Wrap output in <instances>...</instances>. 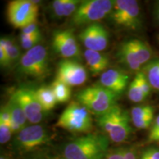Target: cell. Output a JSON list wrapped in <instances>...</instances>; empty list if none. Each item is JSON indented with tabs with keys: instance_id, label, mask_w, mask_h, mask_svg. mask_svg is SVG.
I'll return each instance as SVG.
<instances>
[{
	"instance_id": "52a82bcc",
	"label": "cell",
	"mask_w": 159,
	"mask_h": 159,
	"mask_svg": "<svg viewBox=\"0 0 159 159\" xmlns=\"http://www.w3.org/2000/svg\"><path fill=\"white\" fill-rule=\"evenodd\" d=\"M109 16L115 25L124 29L136 30L142 25L141 8L136 0L114 1Z\"/></svg>"
},
{
	"instance_id": "8fae6325",
	"label": "cell",
	"mask_w": 159,
	"mask_h": 159,
	"mask_svg": "<svg viewBox=\"0 0 159 159\" xmlns=\"http://www.w3.org/2000/svg\"><path fill=\"white\" fill-rule=\"evenodd\" d=\"M52 44L55 52L65 59L80 60L82 57L80 49L72 30L55 31Z\"/></svg>"
},
{
	"instance_id": "1f68e13d",
	"label": "cell",
	"mask_w": 159,
	"mask_h": 159,
	"mask_svg": "<svg viewBox=\"0 0 159 159\" xmlns=\"http://www.w3.org/2000/svg\"><path fill=\"white\" fill-rule=\"evenodd\" d=\"M0 64H1V66L4 68L11 67L7 52H6L4 46L1 43H0Z\"/></svg>"
},
{
	"instance_id": "e575fe53",
	"label": "cell",
	"mask_w": 159,
	"mask_h": 159,
	"mask_svg": "<svg viewBox=\"0 0 159 159\" xmlns=\"http://www.w3.org/2000/svg\"><path fill=\"white\" fill-rule=\"evenodd\" d=\"M159 132V115L156 117L152 125V128L150 129L149 135H152Z\"/></svg>"
},
{
	"instance_id": "f546056e",
	"label": "cell",
	"mask_w": 159,
	"mask_h": 159,
	"mask_svg": "<svg viewBox=\"0 0 159 159\" xmlns=\"http://www.w3.org/2000/svg\"><path fill=\"white\" fill-rule=\"evenodd\" d=\"M0 121L6 123V124L8 125H11V116L7 105L1 107V110H0Z\"/></svg>"
},
{
	"instance_id": "2e32d148",
	"label": "cell",
	"mask_w": 159,
	"mask_h": 159,
	"mask_svg": "<svg viewBox=\"0 0 159 159\" xmlns=\"http://www.w3.org/2000/svg\"><path fill=\"white\" fill-rule=\"evenodd\" d=\"M131 120L136 128L148 129L154 122V108L150 105L134 107L130 112Z\"/></svg>"
},
{
	"instance_id": "836d02e7",
	"label": "cell",
	"mask_w": 159,
	"mask_h": 159,
	"mask_svg": "<svg viewBox=\"0 0 159 159\" xmlns=\"http://www.w3.org/2000/svg\"><path fill=\"white\" fill-rule=\"evenodd\" d=\"M124 159H136V152L133 148H124Z\"/></svg>"
},
{
	"instance_id": "74e56055",
	"label": "cell",
	"mask_w": 159,
	"mask_h": 159,
	"mask_svg": "<svg viewBox=\"0 0 159 159\" xmlns=\"http://www.w3.org/2000/svg\"><path fill=\"white\" fill-rule=\"evenodd\" d=\"M0 159H7V158H6V157L5 156H1V157H0Z\"/></svg>"
},
{
	"instance_id": "cb8c5ba5",
	"label": "cell",
	"mask_w": 159,
	"mask_h": 159,
	"mask_svg": "<svg viewBox=\"0 0 159 159\" xmlns=\"http://www.w3.org/2000/svg\"><path fill=\"white\" fill-rule=\"evenodd\" d=\"M51 88L56 98V100L59 103H64L68 102L71 98V87L65 84L61 81L55 80L51 84Z\"/></svg>"
},
{
	"instance_id": "5b68a950",
	"label": "cell",
	"mask_w": 159,
	"mask_h": 159,
	"mask_svg": "<svg viewBox=\"0 0 159 159\" xmlns=\"http://www.w3.org/2000/svg\"><path fill=\"white\" fill-rule=\"evenodd\" d=\"M114 1L111 0H85L81 1L78 8L71 16L73 25L81 26L97 23L111 14Z\"/></svg>"
},
{
	"instance_id": "4fadbf2b",
	"label": "cell",
	"mask_w": 159,
	"mask_h": 159,
	"mask_svg": "<svg viewBox=\"0 0 159 159\" xmlns=\"http://www.w3.org/2000/svg\"><path fill=\"white\" fill-rule=\"evenodd\" d=\"M79 39L86 49L100 52L108 47L109 35L104 26L94 23L85 27L80 33Z\"/></svg>"
},
{
	"instance_id": "f35d334b",
	"label": "cell",
	"mask_w": 159,
	"mask_h": 159,
	"mask_svg": "<svg viewBox=\"0 0 159 159\" xmlns=\"http://www.w3.org/2000/svg\"><path fill=\"white\" fill-rule=\"evenodd\" d=\"M47 159H59V158H47Z\"/></svg>"
},
{
	"instance_id": "603a6c76",
	"label": "cell",
	"mask_w": 159,
	"mask_h": 159,
	"mask_svg": "<svg viewBox=\"0 0 159 159\" xmlns=\"http://www.w3.org/2000/svg\"><path fill=\"white\" fill-rule=\"evenodd\" d=\"M0 43L4 46L6 52H7L11 66L18 62L19 63L20 60L21 58L20 49L19 46L13 41V40L9 37H3L0 39Z\"/></svg>"
},
{
	"instance_id": "ab89813d",
	"label": "cell",
	"mask_w": 159,
	"mask_h": 159,
	"mask_svg": "<svg viewBox=\"0 0 159 159\" xmlns=\"http://www.w3.org/2000/svg\"><path fill=\"white\" fill-rule=\"evenodd\" d=\"M158 39H159V36H158Z\"/></svg>"
},
{
	"instance_id": "ac0fdd59",
	"label": "cell",
	"mask_w": 159,
	"mask_h": 159,
	"mask_svg": "<svg viewBox=\"0 0 159 159\" xmlns=\"http://www.w3.org/2000/svg\"><path fill=\"white\" fill-rule=\"evenodd\" d=\"M126 42L141 65L150 62L152 51L148 43L140 39H130L126 41Z\"/></svg>"
},
{
	"instance_id": "4316f807",
	"label": "cell",
	"mask_w": 159,
	"mask_h": 159,
	"mask_svg": "<svg viewBox=\"0 0 159 159\" xmlns=\"http://www.w3.org/2000/svg\"><path fill=\"white\" fill-rule=\"evenodd\" d=\"M135 77H136L137 80H138L139 84L140 85L143 93H144L146 97H148L150 94L151 88H152V87H151V85H150V83H149L148 80H147L146 77H145V75H144V73H143L142 71H139V72L136 73Z\"/></svg>"
},
{
	"instance_id": "44dd1931",
	"label": "cell",
	"mask_w": 159,
	"mask_h": 159,
	"mask_svg": "<svg viewBox=\"0 0 159 159\" xmlns=\"http://www.w3.org/2000/svg\"><path fill=\"white\" fill-rule=\"evenodd\" d=\"M35 94L45 112L52 110L57 103L52 89L49 85H42L35 89Z\"/></svg>"
},
{
	"instance_id": "d6986e66",
	"label": "cell",
	"mask_w": 159,
	"mask_h": 159,
	"mask_svg": "<svg viewBox=\"0 0 159 159\" xmlns=\"http://www.w3.org/2000/svg\"><path fill=\"white\" fill-rule=\"evenodd\" d=\"M81 1L78 0H55L52 4L53 14L57 18L72 16L78 8Z\"/></svg>"
},
{
	"instance_id": "9a60e30c",
	"label": "cell",
	"mask_w": 159,
	"mask_h": 159,
	"mask_svg": "<svg viewBox=\"0 0 159 159\" xmlns=\"http://www.w3.org/2000/svg\"><path fill=\"white\" fill-rule=\"evenodd\" d=\"M7 107L10 111V114L11 116V128L13 134H19L22 129L25 128L26 122H27V116L24 111L20 103L18 102L16 97L14 94H12L7 102Z\"/></svg>"
},
{
	"instance_id": "8d00e7d4",
	"label": "cell",
	"mask_w": 159,
	"mask_h": 159,
	"mask_svg": "<svg viewBox=\"0 0 159 159\" xmlns=\"http://www.w3.org/2000/svg\"><path fill=\"white\" fill-rule=\"evenodd\" d=\"M154 14L156 16L157 21L159 22V1L157 2L156 3V6H155V10H154Z\"/></svg>"
},
{
	"instance_id": "6da1fadb",
	"label": "cell",
	"mask_w": 159,
	"mask_h": 159,
	"mask_svg": "<svg viewBox=\"0 0 159 159\" xmlns=\"http://www.w3.org/2000/svg\"><path fill=\"white\" fill-rule=\"evenodd\" d=\"M108 139L102 134L78 137L65 146V159H104L108 152Z\"/></svg>"
},
{
	"instance_id": "ffe728a7",
	"label": "cell",
	"mask_w": 159,
	"mask_h": 159,
	"mask_svg": "<svg viewBox=\"0 0 159 159\" xmlns=\"http://www.w3.org/2000/svg\"><path fill=\"white\" fill-rule=\"evenodd\" d=\"M117 57L119 60V62L124 64L129 69L132 71H140L142 65L137 61L136 57L131 51L126 41L123 42L120 45L117 52Z\"/></svg>"
},
{
	"instance_id": "ba28073f",
	"label": "cell",
	"mask_w": 159,
	"mask_h": 159,
	"mask_svg": "<svg viewBox=\"0 0 159 159\" xmlns=\"http://www.w3.org/2000/svg\"><path fill=\"white\" fill-rule=\"evenodd\" d=\"M39 2L29 0H13L7 7L9 22L16 28L23 29L36 22L39 15Z\"/></svg>"
},
{
	"instance_id": "277c9868",
	"label": "cell",
	"mask_w": 159,
	"mask_h": 159,
	"mask_svg": "<svg viewBox=\"0 0 159 159\" xmlns=\"http://www.w3.org/2000/svg\"><path fill=\"white\" fill-rule=\"evenodd\" d=\"M57 128L71 133H87L92 129L90 111L78 102H71L57 119Z\"/></svg>"
},
{
	"instance_id": "d6a6232c",
	"label": "cell",
	"mask_w": 159,
	"mask_h": 159,
	"mask_svg": "<svg viewBox=\"0 0 159 159\" xmlns=\"http://www.w3.org/2000/svg\"><path fill=\"white\" fill-rule=\"evenodd\" d=\"M39 33H41V32H40L39 27L36 22L30 24V25L27 26L25 28L21 29V34L31 35Z\"/></svg>"
},
{
	"instance_id": "7402d4cb",
	"label": "cell",
	"mask_w": 159,
	"mask_h": 159,
	"mask_svg": "<svg viewBox=\"0 0 159 159\" xmlns=\"http://www.w3.org/2000/svg\"><path fill=\"white\" fill-rule=\"evenodd\" d=\"M152 89L159 91V59L151 61L145 64L142 70Z\"/></svg>"
},
{
	"instance_id": "d4e9b609",
	"label": "cell",
	"mask_w": 159,
	"mask_h": 159,
	"mask_svg": "<svg viewBox=\"0 0 159 159\" xmlns=\"http://www.w3.org/2000/svg\"><path fill=\"white\" fill-rule=\"evenodd\" d=\"M128 98L134 102H141L147 98L139 84L138 80L136 77L133 80L129 85L128 91Z\"/></svg>"
},
{
	"instance_id": "8992f818",
	"label": "cell",
	"mask_w": 159,
	"mask_h": 159,
	"mask_svg": "<svg viewBox=\"0 0 159 159\" xmlns=\"http://www.w3.org/2000/svg\"><path fill=\"white\" fill-rule=\"evenodd\" d=\"M20 74L35 77L43 78L49 72V57L47 49L42 45H37L21 56L18 68Z\"/></svg>"
},
{
	"instance_id": "7c38bea8",
	"label": "cell",
	"mask_w": 159,
	"mask_h": 159,
	"mask_svg": "<svg viewBox=\"0 0 159 159\" xmlns=\"http://www.w3.org/2000/svg\"><path fill=\"white\" fill-rule=\"evenodd\" d=\"M48 133L41 125H33L25 127L15 139V147L21 151L28 152L46 144L49 141Z\"/></svg>"
},
{
	"instance_id": "83f0119b",
	"label": "cell",
	"mask_w": 159,
	"mask_h": 159,
	"mask_svg": "<svg viewBox=\"0 0 159 159\" xmlns=\"http://www.w3.org/2000/svg\"><path fill=\"white\" fill-rule=\"evenodd\" d=\"M12 134L13 132L10 125L0 121V143L4 144L9 142Z\"/></svg>"
},
{
	"instance_id": "e0dca14e",
	"label": "cell",
	"mask_w": 159,
	"mask_h": 159,
	"mask_svg": "<svg viewBox=\"0 0 159 159\" xmlns=\"http://www.w3.org/2000/svg\"><path fill=\"white\" fill-rule=\"evenodd\" d=\"M85 62L89 70L94 75L104 72L109 64V60L107 56L99 52L86 49L83 53Z\"/></svg>"
},
{
	"instance_id": "9c48e42d",
	"label": "cell",
	"mask_w": 159,
	"mask_h": 159,
	"mask_svg": "<svg viewBox=\"0 0 159 159\" xmlns=\"http://www.w3.org/2000/svg\"><path fill=\"white\" fill-rule=\"evenodd\" d=\"M88 72L77 60L63 59L57 65L56 79L69 87L79 86L86 82Z\"/></svg>"
},
{
	"instance_id": "d590c367",
	"label": "cell",
	"mask_w": 159,
	"mask_h": 159,
	"mask_svg": "<svg viewBox=\"0 0 159 159\" xmlns=\"http://www.w3.org/2000/svg\"><path fill=\"white\" fill-rule=\"evenodd\" d=\"M148 141L150 142H159V132L152 135H149Z\"/></svg>"
},
{
	"instance_id": "7a4b0ae2",
	"label": "cell",
	"mask_w": 159,
	"mask_h": 159,
	"mask_svg": "<svg viewBox=\"0 0 159 159\" xmlns=\"http://www.w3.org/2000/svg\"><path fill=\"white\" fill-rule=\"evenodd\" d=\"M98 124L112 142L122 143L129 138L132 131L130 115L127 111L115 105L106 113L98 116Z\"/></svg>"
},
{
	"instance_id": "484cf974",
	"label": "cell",
	"mask_w": 159,
	"mask_h": 159,
	"mask_svg": "<svg viewBox=\"0 0 159 159\" xmlns=\"http://www.w3.org/2000/svg\"><path fill=\"white\" fill-rule=\"evenodd\" d=\"M41 39L42 37H41V33L31 35H25L21 33L20 35V42H21V47L27 51L39 45V42L41 41Z\"/></svg>"
},
{
	"instance_id": "30bf717a",
	"label": "cell",
	"mask_w": 159,
	"mask_h": 159,
	"mask_svg": "<svg viewBox=\"0 0 159 159\" xmlns=\"http://www.w3.org/2000/svg\"><path fill=\"white\" fill-rule=\"evenodd\" d=\"M25 111L27 120L36 125L42 120L45 111L38 100L35 89L31 87H20L13 93Z\"/></svg>"
},
{
	"instance_id": "3957f363",
	"label": "cell",
	"mask_w": 159,
	"mask_h": 159,
	"mask_svg": "<svg viewBox=\"0 0 159 159\" xmlns=\"http://www.w3.org/2000/svg\"><path fill=\"white\" fill-rule=\"evenodd\" d=\"M118 96L100 84L87 87L77 94L78 102L97 116L108 111L116 105Z\"/></svg>"
},
{
	"instance_id": "f1b7e54d",
	"label": "cell",
	"mask_w": 159,
	"mask_h": 159,
	"mask_svg": "<svg viewBox=\"0 0 159 159\" xmlns=\"http://www.w3.org/2000/svg\"><path fill=\"white\" fill-rule=\"evenodd\" d=\"M140 159H159V149L150 148L145 150Z\"/></svg>"
},
{
	"instance_id": "5bb4252c",
	"label": "cell",
	"mask_w": 159,
	"mask_h": 159,
	"mask_svg": "<svg viewBox=\"0 0 159 159\" xmlns=\"http://www.w3.org/2000/svg\"><path fill=\"white\" fill-rule=\"evenodd\" d=\"M129 75L125 71L116 69H110L105 71L99 78L100 85L119 96L128 86Z\"/></svg>"
},
{
	"instance_id": "4dcf8cb0",
	"label": "cell",
	"mask_w": 159,
	"mask_h": 159,
	"mask_svg": "<svg viewBox=\"0 0 159 159\" xmlns=\"http://www.w3.org/2000/svg\"><path fill=\"white\" fill-rule=\"evenodd\" d=\"M105 159H124V148H116L108 152Z\"/></svg>"
}]
</instances>
